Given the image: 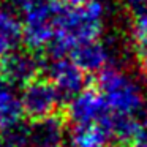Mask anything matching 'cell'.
Segmentation results:
<instances>
[{"label": "cell", "mask_w": 147, "mask_h": 147, "mask_svg": "<svg viewBox=\"0 0 147 147\" xmlns=\"http://www.w3.org/2000/svg\"><path fill=\"white\" fill-rule=\"evenodd\" d=\"M106 5L101 0H86L81 3L59 2L55 33L46 46L51 59L65 57L81 43L100 38L106 21Z\"/></svg>", "instance_id": "1"}, {"label": "cell", "mask_w": 147, "mask_h": 147, "mask_svg": "<svg viewBox=\"0 0 147 147\" xmlns=\"http://www.w3.org/2000/svg\"><path fill=\"white\" fill-rule=\"evenodd\" d=\"M96 84L112 114L136 117L147 125V98L133 74L111 63L98 71Z\"/></svg>", "instance_id": "2"}, {"label": "cell", "mask_w": 147, "mask_h": 147, "mask_svg": "<svg viewBox=\"0 0 147 147\" xmlns=\"http://www.w3.org/2000/svg\"><path fill=\"white\" fill-rule=\"evenodd\" d=\"M59 2L55 0H26L22 8V41L29 49L46 48L55 33Z\"/></svg>", "instance_id": "3"}, {"label": "cell", "mask_w": 147, "mask_h": 147, "mask_svg": "<svg viewBox=\"0 0 147 147\" xmlns=\"http://www.w3.org/2000/svg\"><path fill=\"white\" fill-rule=\"evenodd\" d=\"M65 117L71 125L105 123L111 130L112 112L100 90L95 89H82L74 96H71L65 111Z\"/></svg>", "instance_id": "4"}, {"label": "cell", "mask_w": 147, "mask_h": 147, "mask_svg": "<svg viewBox=\"0 0 147 147\" xmlns=\"http://www.w3.org/2000/svg\"><path fill=\"white\" fill-rule=\"evenodd\" d=\"M19 100L24 115H27L30 120H38L57 114V109L60 108L63 98L49 79L35 78L26 86H22V93Z\"/></svg>", "instance_id": "5"}, {"label": "cell", "mask_w": 147, "mask_h": 147, "mask_svg": "<svg viewBox=\"0 0 147 147\" xmlns=\"http://www.w3.org/2000/svg\"><path fill=\"white\" fill-rule=\"evenodd\" d=\"M41 71V59L32 51L14 49L0 59V78L11 87H22L38 78Z\"/></svg>", "instance_id": "6"}, {"label": "cell", "mask_w": 147, "mask_h": 147, "mask_svg": "<svg viewBox=\"0 0 147 147\" xmlns=\"http://www.w3.org/2000/svg\"><path fill=\"white\" fill-rule=\"evenodd\" d=\"M46 73H48V79L54 84V87L59 90L63 100H70L78 92L86 89V71L78 67L71 57L68 59V55L51 59V62L46 67Z\"/></svg>", "instance_id": "7"}, {"label": "cell", "mask_w": 147, "mask_h": 147, "mask_svg": "<svg viewBox=\"0 0 147 147\" xmlns=\"http://www.w3.org/2000/svg\"><path fill=\"white\" fill-rule=\"evenodd\" d=\"M70 57L86 73L87 71L93 73V71H100L106 65L115 63V57H119V51L115 41H112V40L103 41V40L95 38L78 45L70 52Z\"/></svg>", "instance_id": "8"}, {"label": "cell", "mask_w": 147, "mask_h": 147, "mask_svg": "<svg viewBox=\"0 0 147 147\" xmlns=\"http://www.w3.org/2000/svg\"><path fill=\"white\" fill-rule=\"evenodd\" d=\"M67 146V120L52 114L32 120L27 133V147H65Z\"/></svg>", "instance_id": "9"}, {"label": "cell", "mask_w": 147, "mask_h": 147, "mask_svg": "<svg viewBox=\"0 0 147 147\" xmlns=\"http://www.w3.org/2000/svg\"><path fill=\"white\" fill-rule=\"evenodd\" d=\"M111 141V130L105 123L71 125L70 133H67L70 147H108Z\"/></svg>", "instance_id": "10"}, {"label": "cell", "mask_w": 147, "mask_h": 147, "mask_svg": "<svg viewBox=\"0 0 147 147\" xmlns=\"http://www.w3.org/2000/svg\"><path fill=\"white\" fill-rule=\"evenodd\" d=\"M22 43L21 19L13 10L0 7V59L18 49Z\"/></svg>", "instance_id": "11"}, {"label": "cell", "mask_w": 147, "mask_h": 147, "mask_svg": "<svg viewBox=\"0 0 147 147\" xmlns=\"http://www.w3.org/2000/svg\"><path fill=\"white\" fill-rule=\"evenodd\" d=\"M131 40L138 54H142L147 49V11L133 13V19L130 24Z\"/></svg>", "instance_id": "12"}, {"label": "cell", "mask_w": 147, "mask_h": 147, "mask_svg": "<svg viewBox=\"0 0 147 147\" xmlns=\"http://www.w3.org/2000/svg\"><path fill=\"white\" fill-rule=\"evenodd\" d=\"M122 2L131 13L147 11V0H122Z\"/></svg>", "instance_id": "13"}, {"label": "cell", "mask_w": 147, "mask_h": 147, "mask_svg": "<svg viewBox=\"0 0 147 147\" xmlns=\"http://www.w3.org/2000/svg\"><path fill=\"white\" fill-rule=\"evenodd\" d=\"M139 57H141V60H142V68H144V73H146V76H147V49L142 54H139Z\"/></svg>", "instance_id": "14"}, {"label": "cell", "mask_w": 147, "mask_h": 147, "mask_svg": "<svg viewBox=\"0 0 147 147\" xmlns=\"http://www.w3.org/2000/svg\"><path fill=\"white\" fill-rule=\"evenodd\" d=\"M60 2H65V3H81V2H86V0H60Z\"/></svg>", "instance_id": "15"}, {"label": "cell", "mask_w": 147, "mask_h": 147, "mask_svg": "<svg viewBox=\"0 0 147 147\" xmlns=\"http://www.w3.org/2000/svg\"><path fill=\"white\" fill-rule=\"evenodd\" d=\"M5 2H10V3H14V5H22L24 2H26V0H5Z\"/></svg>", "instance_id": "16"}, {"label": "cell", "mask_w": 147, "mask_h": 147, "mask_svg": "<svg viewBox=\"0 0 147 147\" xmlns=\"http://www.w3.org/2000/svg\"><path fill=\"white\" fill-rule=\"evenodd\" d=\"M0 147H10L7 142H5V139H3V138H0Z\"/></svg>", "instance_id": "17"}, {"label": "cell", "mask_w": 147, "mask_h": 147, "mask_svg": "<svg viewBox=\"0 0 147 147\" xmlns=\"http://www.w3.org/2000/svg\"><path fill=\"white\" fill-rule=\"evenodd\" d=\"M130 147H142V146H130Z\"/></svg>", "instance_id": "18"}]
</instances>
